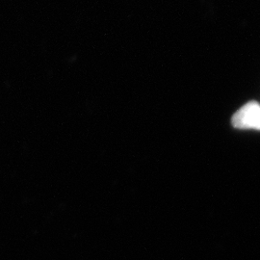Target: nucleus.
I'll use <instances>...</instances> for the list:
<instances>
[{
  "label": "nucleus",
  "mask_w": 260,
  "mask_h": 260,
  "mask_svg": "<svg viewBox=\"0 0 260 260\" xmlns=\"http://www.w3.org/2000/svg\"><path fill=\"white\" fill-rule=\"evenodd\" d=\"M234 127L240 129L260 130V105L249 103L243 106L233 118Z\"/></svg>",
  "instance_id": "nucleus-1"
}]
</instances>
